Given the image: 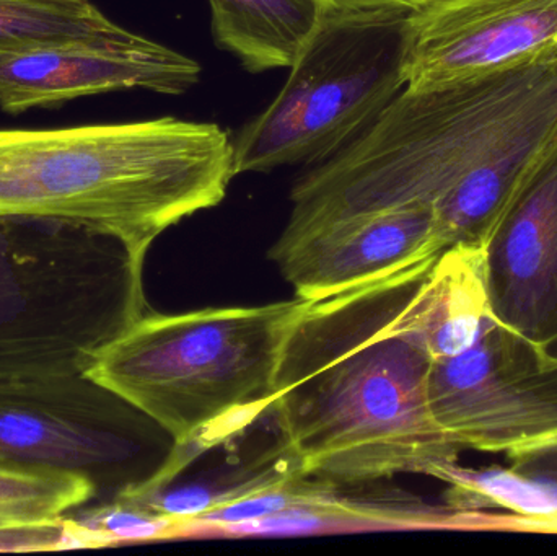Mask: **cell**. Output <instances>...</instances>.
Returning a JSON list of instances; mask_svg holds the SVG:
<instances>
[{
	"label": "cell",
	"instance_id": "cell-1",
	"mask_svg": "<svg viewBox=\"0 0 557 556\" xmlns=\"http://www.w3.org/2000/svg\"><path fill=\"white\" fill-rule=\"evenodd\" d=\"M557 144V54L486 77L405 90L295 182L284 232L403 206L431 208L445 247H483Z\"/></svg>",
	"mask_w": 557,
	"mask_h": 556
},
{
	"label": "cell",
	"instance_id": "cell-2",
	"mask_svg": "<svg viewBox=\"0 0 557 556\" xmlns=\"http://www.w3.org/2000/svg\"><path fill=\"white\" fill-rule=\"evenodd\" d=\"M438 255L307 300L282 348L270 408L282 453L301 475L346 486L399 473L442 480L460 466L463 449L432 413L434 359L416 325V294Z\"/></svg>",
	"mask_w": 557,
	"mask_h": 556
},
{
	"label": "cell",
	"instance_id": "cell-3",
	"mask_svg": "<svg viewBox=\"0 0 557 556\" xmlns=\"http://www.w3.org/2000/svg\"><path fill=\"white\" fill-rule=\"evenodd\" d=\"M231 134L163 116L61 129H0V215L116 238L144 268L153 242L227 196Z\"/></svg>",
	"mask_w": 557,
	"mask_h": 556
},
{
	"label": "cell",
	"instance_id": "cell-4",
	"mask_svg": "<svg viewBox=\"0 0 557 556\" xmlns=\"http://www.w3.org/2000/svg\"><path fill=\"white\" fill-rule=\"evenodd\" d=\"M307 300L150 313L127 326L87 375L162 428L180 450L205 453L270 411L285 339Z\"/></svg>",
	"mask_w": 557,
	"mask_h": 556
},
{
	"label": "cell",
	"instance_id": "cell-5",
	"mask_svg": "<svg viewBox=\"0 0 557 556\" xmlns=\"http://www.w3.org/2000/svg\"><path fill=\"white\" fill-rule=\"evenodd\" d=\"M143 270L116 238L0 215V381L87 374L144 316Z\"/></svg>",
	"mask_w": 557,
	"mask_h": 556
},
{
	"label": "cell",
	"instance_id": "cell-6",
	"mask_svg": "<svg viewBox=\"0 0 557 556\" xmlns=\"http://www.w3.org/2000/svg\"><path fill=\"white\" fill-rule=\"evenodd\" d=\"M412 10H324L274 100L234 139L237 175L318 165L369 129L408 84Z\"/></svg>",
	"mask_w": 557,
	"mask_h": 556
},
{
	"label": "cell",
	"instance_id": "cell-7",
	"mask_svg": "<svg viewBox=\"0 0 557 556\" xmlns=\"http://www.w3.org/2000/svg\"><path fill=\"white\" fill-rule=\"evenodd\" d=\"M147 421L87 374L0 381V469L81 477L107 502L149 477Z\"/></svg>",
	"mask_w": 557,
	"mask_h": 556
},
{
	"label": "cell",
	"instance_id": "cell-8",
	"mask_svg": "<svg viewBox=\"0 0 557 556\" xmlns=\"http://www.w3.org/2000/svg\"><path fill=\"white\" fill-rule=\"evenodd\" d=\"M429 401L461 449L509 459L557 437V358L491 316L467 351L432 362Z\"/></svg>",
	"mask_w": 557,
	"mask_h": 556
},
{
	"label": "cell",
	"instance_id": "cell-9",
	"mask_svg": "<svg viewBox=\"0 0 557 556\" xmlns=\"http://www.w3.org/2000/svg\"><path fill=\"white\" fill-rule=\"evenodd\" d=\"M406 39L408 90L486 77L557 54V0H424Z\"/></svg>",
	"mask_w": 557,
	"mask_h": 556
},
{
	"label": "cell",
	"instance_id": "cell-10",
	"mask_svg": "<svg viewBox=\"0 0 557 556\" xmlns=\"http://www.w3.org/2000/svg\"><path fill=\"white\" fill-rule=\"evenodd\" d=\"M431 208L403 206L282 232L270 258L295 296L320 300L445 250Z\"/></svg>",
	"mask_w": 557,
	"mask_h": 556
},
{
	"label": "cell",
	"instance_id": "cell-11",
	"mask_svg": "<svg viewBox=\"0 0 557 556\" xmlns=\"http://www.w3.org/2000/svg\"><path fill=\"white\" fill-rule=\"evenodd\" d=\"M201 72L195 59L140 35L0 52V108L18 114L127 88L182 95L198 84Z\"/></svg>",
	"mask_w": 557,
	"mask_h": 556
},
{
	"label": "cell",
	"instance_id": "cell-12",
	"mask_svg": "<svg viewBox=\"0 0 557 556\" xmlns=\"http://www.w3.org/2000/svg\"><path fill=\"white\" fill-rule=\"evenodd\" d=\"M484 273L494 317L546 345L557 336V144L487 235Z\"/></svg>",
	"mask_w": 557,
	"mask_h": 556
},
{
	"label": "cell",
	"instance_id": "cell-13",
	"mask_svg": "<svg viewBox=\"0 0 557 556\" xmlns=\"http://www.w3.org/2000/svg\"><path fill=\"white\" fill-rule=\"evenodd\" d=\"M343 485L307 477L292 508L260 521L224 526L212 534L300 535L349 531L490 528L483 511L432 506L406 493L343 495Z\"/></svg>",
	"mask_w": 557,
	"mask_h": 556
},
{
	"label": "cell",
	"instance_id": "cell-14",
	"mask_svg": "<svg viewBox=\"0 0 557 556\" xmlns=\"http://www.w3.org/2000/svg\"><path fill=\"white\" fill-rule=\"evenodd\" d=\"M414 313L422 342L434 361L467 351L494 316L487 296L484 248H445L422 277Z\"/></svg>",
	"mask_w": 557,
	"mask_h": 556
},
{
	"label": "cell",
	"instance_id": "cell-15",
	"mask_svg": "<svg viewBox=\"0 0 557 556\" xmlns=\"http://www.w3.org/2000/svg\"><path fill=\"white\" fill-rule=\"evenodd\" d=\"M215 45L248 72L290 67L323 18L320 0H209Z\"/></svg>",
	"mask_w": 557,
	"mask_h": 556
},
{
	"label": "cell",
	"instance_id": "cell-16",
	"mask_svg": "<svg viewBox=\"0 0 557 556\" xmlns=\"http://www.w3.org/2000/svg\"><path fill=\"white\" fill-rule=\"evenodd\" d=\"M507 469H451L447 503L465 511L506 509L527 521L557 524V437L509 457Z\"/></svg>",
	"mask_w": 557,
	"mask_h": 556
},
{
	"label": "cell",
	"instance_id": "cell-17",
	"mask_svg": "<svg viewBox=\"0 0 557 556\" xmlns=\"http://www.w3.org/2000/svg\"><path fill=\"white\" fill-rule=\"evenodd\" d=\"M90 0H0V52L78 42L129 41Z\"/></svg>",
	"mask_w": 557,
	"mask_h": 556
},
{
	"label": "cell",
	"instance_id": "cell-18",
	"mask_svg": "<svg viewBox=\"0 0 557 556\" xmlns=\"http://www.w3.org/2000/svg\"><path fill=\"white\" fill-rule=\"evenodd\" d=\"M75 548L172 541L188 538V519L163 515L123 496L81 506L64 516Z\"/></svg>",
	"mask_w": 557,
	"mask_h": 556
},
{
	"label": "cell",
	"instance_id": "cell-19",
	"mask_svg": "<svg viewBox=\"0 0 557 556\" xmlns=\"http://www.w3.org/2000/svg\"><path fill=\"white\" fill-rule=\"evenodd\" d=\"M95 499V486L81 477L0 469V528L58 521Z\"/></svg>",
	"mask_w": 557,
	"mask_h": 556
},
{
	"label": "cell",
	"instance_id": "cell-20",
	"mask_svg": "<svg viewBox=\"0 0 557 556\" xmlns=\"http://www.w3.org/2000/svg\"><path fill=\"white\" fill-rule=\"evenodd\" d=\"M74 548L65 519L0 528V554H35Z\"/></svg>",
	"mask_w": 557,
	"mask_h": 556
},
{
	"label": "cell",
	"instance_id": "cell-21",
	"mask_svg": "<svg viewBox=\"0 0 557 556\" xmlns=\"http://www.w3.org/2000/svg\"><path fill=\"white\" fill-rule=\"evenodd\" d=\"M326 9L337 10H366L380 9V7H406L418 9L424 0H320Z\"/></svg>",
	"mask_w": 557,
	"mask_h": 556
},
{
	"label": "cell",
	"instance_id": "cell-22",
	"mask_svg": "<svg viewBox=\"0 0 557 556\" xmlns=\"http://www.w3.org/2000/svg\"><path fill=\"white\" fill-rule=\"evenodd\" d=\"M545 348L548 349V351L557 358V336L555 339H552V342L546 343Z\"/></svg>",
	"mask_w": 557,
	"mask_h": 556
}]
</instances>
